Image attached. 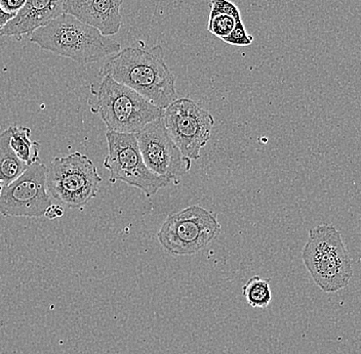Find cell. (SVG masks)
Masks as SVG:
<instances>
[{
	"instance_id": "cell-1",
	"label": "cell",
	"mask_w": 361,
	"mask_h": 354,
	"mask_svg": "<svg viewBox=\"0 0 361 354\" xmlns=\"http://www.w3.org/2000/svg\"><path fill=\"white\" fill-rule=\"evenodd\" d=\"M100 74L111 76L160 109L166 110L177 100L175 75L160 45L150 49L126 47L104 62Z\"/></svg>"
},
{
	"instance_id": "cell-2",
	"label": "cell",
	"mask_w": 361,
	"mask_h": 354,
	"mask_svg": "<svg viewBox=\"0 0 361 354\" xmlns=\"http://www.w3.org/2000/svg\"><path fill=\"white\" fill-rule=\"evenodd\" d=\"M29 38L40 49L79 64L96 63L121 51L119 42L66 13L34 31Z\"/></svg>"
},
{
	"instance_id": "cell-3",
	"label": "cell",
	"mask_w": 361,
	"mask_h": 354,
	"mask_svg": "<svg viewBox=\"0 0 361 354\" xmlns=\"http://www.w3.org/2000/svg\"><path fill=\"white\" fill-rule=\"evenodd\" d=\"M302 258L317 287L335 293L348 285L353 276L351 259L337 227L329 223L309 231Z\"/></svg>"
},
{
	"instance_id": "cell-4",
	"label": "cell",
	"mask_w": 361,
	"mask_h": 354,
	"mask_svg": "<svg viewBox=\"0 0 361 354\" xmlns=\"http://www.w3.org/2000/svg\"><path fill=\"white\" fill-rule=\"evenodd\" d=\"M92 92L96 96L92 112L99 114L108 132L137 134L147 124L164 117V110L111 76H104L98 90Z\"/></svg>"
},
{
	"instance_id": "cell-5",
	"label": "cell",
	"mask_w": 361,
	"mask_h": 354,
	"mask_svg": "<svg viewBox=\"0 0 361 354\" xmlns=\"http://www.w3.org/2000/svg\"><path fill=\"white\" fill-rule=\"evenodd\" d=\"M102 177L87 155L72 153L56 157L47 168L49 195L69 209H82L97 197Z\"/></svg>"
},
{
	"instance_id": "cell-6",
	"label": "cell",
	"mask_w": 361,
	"mask_h": 354,
	"mask_svg": "<svg viewBox=\"0 0 361 354\" xmlns=\"http://www.w3.org/2000/svg\"><path fill=\"white\" fill-rule=\"evenodd\" d=\"M222 232L216 214L192 205L169 214L157 233L160 245L173 256H191L207 247Z\"/></svg>"
},
{
	"instance_id": "cell-7",
	"label": "cell",
	"mask_w": 361,
	"mask_h": 354,
	"mask_svg": "<svg viewBox=\"0 0 361 354\" xmlns=\"http://www.w3.org/2000/svg\"><path fill=\"white\" fill-rule=\"evenodd\" d=\"M108 154L104 167L109 170V182H124L143 191L147 198L153 197L159 189L166 188L171 182L153 173L146 166L140 152L135 134L107 132Z\"/></svg>"
},
{
	"instance_id": "cell-8",
	"label": "cell",
	"mask_w": 361,
	"mask_h": 354,
	"mask_svg": "<svg viewBox=\"0 0 361 354\" xmlns=\"http://www.w3.org/2000/svg\"><path fill=\"white\" fill-rule=\"evenodd\" d=\"M164 125L173 143L188 159H200L212 137L214 119L211 113L188 98L179 99L164 110Z\"/></svg>"
},
{
	"instance_id": "cell-9",
	"label": "cell",
	"mask_w": 361,
	"mask_h": 354,
	"mask_svg": "<svg viewBox=\"0 0 361 354\" xmlns=\"http://www.w3.org/2000/svg\"><path fill=\"white\" fill-rule=\"evenodd\" d=\"M47 167L42 160L0 194V214L4 217L40 218L51 205L47 187Z\"/></svg>"
},
{
	"instance_id": "cell-10",
	"label": "cell",
	"mask_w": 361,
	"mask_h": 354,
	"mask_svg": "<svg viewBox=\"0 0 361 354\" xmlns=\"http://www.w3.org/2000/svg\"><path fill=\"white\" fill-rule=\"evenodd\" d=\"M146 166L176 186L190 171L191 160L185 157L169 137L164 119L147 124L135 134Z\"/></svg>"
},
{
	"instance_id": "cell-11",
	"label": "cell",
	"mask_w": 361,
	"mask_h": 354,
	"mask_svg": "<svg viewBox=\"0 0 361 354\" xmlns=\"http://www.w3.org/2000/svg\"><path fill=\"white\" fill-rule=\"evenodd\" d=\"M124 0H66L64 11L79 21L98 29L104 36L115 35L121 30Z\"/></svg>"
},
{
	"instance_id": "cell-12",
	"label": "cell",
	"mask_w": 361,
	"mask_h": 354,
	"mask_svg": "<svg viewBox=\"0 0 361 354\" xmlns=\"http://www.w3.org/2000/svg\"><path fill=\"white\" fill-rule=\"evenodd\" d=\"M66 0H27L21 11L0 30V36L21 37L64 13Z\"/></svg>"
},
{
	"instance_id": "cell-13",
	"label": "cell",
	"mask_w": 361,
	"mask_h": 354,
	"mask_svg": "<svg viewBox=\"0 0 361 354\" xmlns=\"http://www.w3.org/2000/svg\"><path fill=\"white\" fill-rule=\"evenodd\" d=\"M10 139V128L0 133V194L28 168L11 150Z\"/></svg>"
},
{
	"instance_id": "cell-14",
	"label": "cell",
	"mask_w": 361,
	"mask_h": 354,
	"mask_svg": "<svg viewBox=\"0 0 361 354\" xmlns=\"http://www.w3.org/2000/svg\"><path fill=\"white\" fill-rule=\"evenodd\" d=\"M10 144L11 150L27 165L39 161L40 144L31 139V129L25 126H11Z\"/></svg>"
},
{
	"instance_id": "cell-15",
	"label": "cell",
	"mask_w": 361,
	"mask_h": 354,
	"mask_svg": "<svg viewBox=\"0 0 361 354\" xmlns=\"http://www.w3.org/2000/svg\"><path fill=\"white\" fill-rule=\"evenodd\" d=\"M243 295L247 299L248 305L252 308L265 310L272 302V291L269 282L259 276L248 279L243 286Z\"/></svg>"
},
{
	"instance_id": "cell-16",
	"label": "cell",
	"mask_w": 361,
	"mask_h": 354,
	"mask_svg": "<svg viewBox=\"0 0 361 354\" xmlns=\"http://www.w3.org/2000/svg\"><path fill=\"white\" fill-rule=\"evenodd\" d=\"M236 23V20L231 15H223V13H214V15L209 13L207 29L216 37L223 39L232 32Z\"/></svg>"
},
{
	"instance_id": "cell-17",
	"label": "cell",
	"mask_w": 361,
	"mask_h": 354,
	"mask_svg": "<svg viewBox=\"0 0 361 354\" xmlns=\"http://www.w3.org/2000/svg\"><path fill=\"white\" fill-rule=\"evenodd\" d=\"M223 42L227 44L233 45V46H250L254 42V37L248 35L247 29L243 21L237 22L232 32L223 38Z\"/></svg>"
},
{
	"instance_id": "cell-18",
	"label": "cell",
	"mask_w": 361,
	"mask_h": 354,
	"mask_svg": "<svg viewBox=\"0 0 361 354\" xmlns=\"http://www.w3.org/2000/svg\"><path fill=\"white\" fill-rule=\"evenodd\" d=\"M211 13H223V15H231L237 22L241 21L240 11L237 8L234 2L230 0H212Z\"/></svg>"
},
{
	"instance_id": "cell-19",
	"label": "cell",
	"mask_w": 361,
	"mask_h": 354,
	"mask_svg": "<svg viewBox=\"0 0 361 354\" xmlns=\"http://www.w3.org/2000/svg\"><path fill=\"white\" fill-rule=\"evenodd\" d=\"M26 1L27 0H0V6L6 13L16 15L22 10Z\"/></svg>"
},
{
	"instance_id": "cell-20",
	"label": "cell",
	"mask_w": 361,
	"mask_h": 354,
	"mask_svg": "<svg viewBox=\"0 0 361 354\" xmlns=\"http://www.w3.org/2000/svg\"><path fill=\"white\" fill-rule=\"evenodd\" d=\"M64 215V209L61 205L51 204L45 212L44 216L49 220H53L56 218L62 217Z\"/></svg>"
},
{
	"instance_id": "cell-21",
	"label": "cell",
	"mask_w": 361,
	"mask_h": 354,
	"mask_svg": "<svg viewBox=\"0 0 361 354\" xmlns=\"http://www.w3.org/2000/svg\"><path fill=\"white\" fill-rule=\"evenodd\" d=\"M13 17H15V15L6 13V11L2 10L1 6H0V30H1Z\"/></svg>"
}]
</instances>
